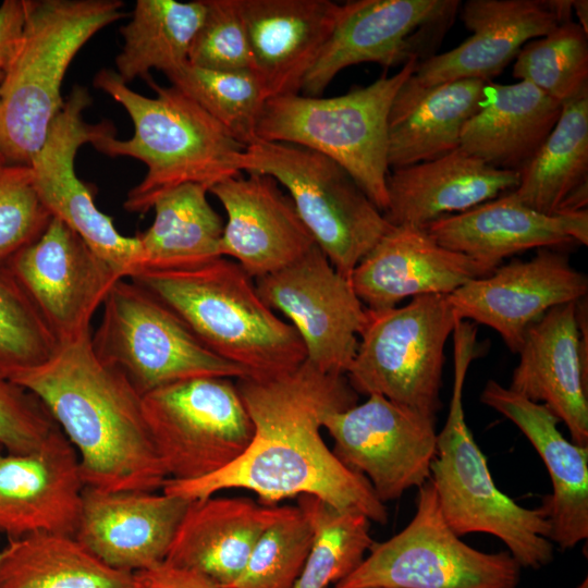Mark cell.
<instances>
[{"label":"cell","mask_w":588,"mask_h":588,"mask_svg":"<svg viewBox=\"0 0 588 588\" xmlns=\"http://www.w3.org/2000/svg\"><path fill=\"white\" fill-rule=\"evenodd\" d=\"M573 0H468L461 19L471 35L460 46L420 62L399 89L390 113L405 110L433 87L458 81L487 83L524 45L571 20Z\"/></svg>","instance_id":"cell-17"},{"label":"cell","mask_w":588,"mask_h":588,"mask_svg":"<svg viewBox=\"0 0 588 588\" xmlns=\"http://www.w3.org/2000/svg\"><path fill=\"white\" fill-rule=\"evenodd\" d=\"M519 173L494 168L461 147L436 159L392 169L387 176L391 225L426 228L514 191Z\"/></svg>","instance_id":"cell-28"},{"label":"cell","mask_w":588,"mask_h":588,"mask_svg":"<svg viewBox=\"0 0 588 588\" xmlns=\"http://www.w3.org/2000/svg\"><path fill=\"white\" fill-rule=\"evenodd\" d=\"M457 320L442 294L416 296L401 307L367 309L345 373L351 387L357 394H378L436 418L444 347Z\"/></svg>","instance_id":"cell-10"},{"label":"cell","mask_w":588,"mask_h":588,"mask_svg":"<svg viewBox=\"0 0 588 588\" xmlns=\"http://www.w3.org/2000/svg\"><path fill=\"white\" fill-rule=\"evenodd\" d=\"M120 0H26L15 51L0 83V152L29 166L64 100L61 85L82 47L122 19Z\"/></svg>","instance_id":"cell-6"},{"label":"cell","mask_w":588,"mask_h":588,"mask_svg":"<svg viewBox=\"0 0 588 588\" xmlns=\"http://www.w3.org/2000/svg\"><path fill=\"white\" fill-rule=\"evenodd\" d=\"M522 566L509 551H479L445 523L430 479L399 534L373 542L360 565L332 588H517Z\"/></svg>","instance_id":"cell-11"},{"label":"cell","mask_w":588,"mask_h":588,"mask_svg":"<svg viewBox=\"0 0 588 588\" xmlns=\"http://www.w3.org/2000/svg\"><path fill=\"white\" fill-rule=\"evenodd\" d=\"M0 588H143L136 573L113 568L74 536L9 538L0 551Z\"/></svg>","instance_id":"cell-32"},{"label":"cell","mask_w":588,"mask_h":588,"mask_svg":"<svg viewBox=\"0 0 588 588\" xmlns=\"http://www.w3.org/2000/svg\"><path fill=\"white\" fill-rule=\"evenodd\" d=\"M425 229L440 245L469 257L491 273L504 258L531 248L588 245V211L548 216L509 192L443 216Z\"/></svg>","instance_id":"cell-24"},{"label":"cell","mask_w":588,"mask_h":588,"mask_svg":"<svg viewBox=\"0 0 588 588\" xmlns=\"http://www.w3.org/2000/svg\"><path fill=\"white\" fill-rule=\"evenodd\" d=\"M452 334L453 392L430 466V481L441 514L458 537L474 532L492 535L522 567L541 568L553 559L550 524L543 510L520 506L499 490L465 420L463 388L467 370L478 355L477 329L469 321L458 320Z\"/></svg>","instance_id":"cell-5"},{"label":"cell","mask_w":588,"mask_h":588,"mask_svg":"<svg viewBox=\"0 0 588 588\" xmlns=\"http://www.w3.org/2000/svg\"><path fill=\"white\" fill-rule=\"evenodd\" d=\"M232 380L192 378L143 396L146 422L168 479L209 476L249 445L254 426Z\"/></svg>","instance_id":"cell-12"},{"label":"cell","mask_w":588,"mask_h":588,"mask_svg":"<svg viewBox=\"0 0 588 588\" xmlns=\"http://www.w3.org/2000/svg\"><path fill=\"white\" fill-rule=\"evenodd\" d=\"M510 389L543 404L588 445V359L579 346L576 302L549 309L526 330Z\"/></svg>","instance_id":"cell-25"},{"label":"cell","mask_w":588,"mask_h":588,"mask_svg":"<svg viewBox=\"0 0 588 588\" xmlns=\"http://www.w3.org/2000/svg\"><path fill=\"white\" fill-rule=\"evenodd\" d=\"M282 511L283 506L261 505L241 497L213 494L192 500L164 562L229 588L242 574L262 532Z\"/></svg>","instance_id":"cell-29"},{"label":"cell","mask_w":588,"mask_h":588,"mask_svg":"<svg viewBox=\"0 0 588 588\" xmlns=\"http://www.w3.org/2000/svg\"><path fill=\"white\" fill-rule=\"evenodd\" d=\"M136 574L143 588H221L195 571L167 562Z\"/></svg>","instance_id":"cell-44"},{"label":"cell","mask_w":588,"mask_h":588,"mask_svg":"<svg viewBox=\"0 0 588 588\" xmlns=\"http://www.w3.org/2000/svg\"><path fill=\"white\" fill-rule=\"evenodd\" d=\"M489 274L469 257L451 250L424 228L393 225L351 274L352 286L368 310L396 307L406 297L449 295Z\"/></svg>","instance_id":"cell-23"},{"label":"cell","mask_w":588,"mask_h":588,"mask_svg":"<svg viewBox=\"0 0 588 588\" xmlns=\"http://www.w3.org/2000/svg\"><path fill=\"white\" fill-rule=\"evenodd\" d=\"M60 346L21 285L0 266V372L10 377L38 367Z\"/></svg>","instance_id":"cell-40"},{"label":"cell","mask_w":588,"mask_h":588,"mask_svg":"<svg viewBox=\"0 0 588 588\" xmlns=\"http://www.w3.org/2000/svg\"><path fill=\"white\" fill-rule=\"evenodd\" d=\"M26 15V0H4L0 5V83L15 51Z\"/></svg>","instance_id":"cell-45"},{"label":"cell","mask_w":588,"mask_h":588,"mask_svg":"<svg viewBox=\"0 0 588 588\" xmlns=\"http://www.w3.org/2000/svg\"><path fill=\"white\" fill-rule=\"evenodd\" d=\"M241 170L271 176L287 191L316 244L348 279L393 226L344 168L305 147L258 140L245 148Z\"/></svg>","instance_id":"cell-8"},{"label":"cell","mask_w":588,"mask_h":588,"mask_svg":"<svg viewBox=\"0 0 588 588\" xmlns=\"http://www.w3.org/2000/svg\"><path fill=\"white\" fill-rule=\"evenodd\" d=\"M172 86L194 100L247 147L256 142L257 125L268 93L253 71H218L188 62L166 74Z\"/></svg>","instance_id":"cell-37"},{"label":"cell","mask_w":588,"mask_h":588,"mask_svg":"<svg viewBox=\"0 0 588 588\" xmlns=\"http://www.w3.org/2000/svg\"><path fill=\"white\" fill-rule=\"evenodd\" d=\"M457 0H356L340 4L333 28L301 93L320 97L344 69L363 62L403 66L433 56Z\"/></svg>","instance_id":"cell-13"},{"label":"cell","mask_w":588,"mask_h":588,"mask_svg":"<svg viewBox=\"0 0 588 588\" xmlns=\"http://www.w3.org/2000/svg\"><path fill=\"white\" fill-rule=\"evenodd\" d=\"M208 192L201 184L188 183L154 203L152 224L136 235L142 249L138 270L189 267L221 256L224 223Z\"/></svg>","instance_id":"cell-34"},{"label":"cell","mask_w":588,"mask_h":588,"mask_svg":"<svg viewBox=\"0 0 588 588\" xmlns=\"http://www.w3.org/2000/svg\"><path fill=\"white\" fill-rule=\"evenodd\" d=\"M573 11L575 12L578 24L588 34V2L587 0H573Z\"/></svg>","instance_id":"cell-46"},{"label":"cell","mask_w":588,"mask_h":588,"mask_svg":"<svg viewBox=\"0 0 588 588\" xmlns=\"http://www.w3.org/2000/svg\"><path fill=\"white\" fill-rule=\"evenodd\" d=\"M206 13L188 63L218 71H253L254 62L237 0H205Z\"/></svg>","instance_id":"cell-42"},{"label":"cell","mask_w":588,"mask_h":588,"mask_svg":"<svg viewBox=\"0 0 588 588\" xmlns=\"http://www.w3.org/2000/svg\"><path fill=\"white\" fill-rule=\"evenodd\" d=\"M10 380L34 394L77 453L85 486L161 490L168 479L146 422L143 396L101 363L90 335L61 344L45 364Z\"/></svg>","instance_id":"cell-2"},{"label":"cell","mask_w":588,"mask_h":588,"mask_svg":"<svg viewBox=\"0 0 588 588\" xmlns=\"http://www.w3.org/2000/svg\"><path fill=\"white\" fill-rule=\"evenodd\" d=\"M311 543L313 529L304 513L297 506H283L229 588H294Z\"/></svg>","instance_id":"cell-39"},{"label":"cell","mask_w":588,"mask_h":588,"mask_svg":"<svg viewBox=\"0 0 588 588\" xmlns=\"http://www.w3.org/2000/svg\"><path fill=\"white\" fill-rule=\"evenodd\" d=\"M297 507L313 529V543L294 588H327L352 574L373 540L371 520L355 510L335 507L314 495H299Z\"/></svg>","instance_id":"cell-36"},{"label":"cell","mask_w":588,"mask_h":588,"mask_svg":"<svg viewBox=\"0 0 588 588\" xmlns=\"http://www.w3.org/2000/svg\"><path fill=\"white\" fill-rule=\"evenodd\" d=\"M513 76L565 103L588 90V34L567 20L523 46Z\"/></svg>","instance_id":"cell-38"},{"label":"cell","mask_w":588,"mask_h":588,"mask_svg":"<svg viewBox=\"0 0 588 588\" xmlns=\"http://www.w3.org/2000/svg\"><path fill=\"white\" fill-rule=\"evenodd\" d=\"M59 427L30 392L0 372V448L26 453L40 446Z\"/></svg>","instance_id":"cell-43"},{"label":"cell","mask_w":588,"mask_h":588,"mask_svg":"<svg viewBox=\"0 0 588 588\" xmlns=\"http://www.w3.org/2000/svg\"><path fill=\"white\" fill-rule=\"evenodd\" d=\"M279 186L271 176L247 173L209 189L226 212L220 254L254 280L291 265L317 245Z\"/></svg>","instance_id":"cell-21"},{"label":"cell","mask_w":588,"mask_h":588,"mask_svg":"<svg viewBox=\"0 0 588 588\" xmlns=\"http://www.w3.org/2000/svg\"><path fill=\"white\" fill-rule=\"evenodd\" d=\"M84 488L77 453L60 428L26 453L0 448V532L74 536Z\"/></svg>","instance_id":"cell-20"},{"label":"cell","mask_w":588,"mask_h":588,"mask_svg":"<svg viewBox=\"0 0 588 588\" xmlns=\"http://www.w3.org/2000/svg\"><path fill=\"white\" fill-rule=\"evenodd\" d=\"M254 426L245 452L226 467L194 480L167 479L162 492L186 500L226 489H246L262 504L308 494L371 522L385 524L388 511L368 480L346 467L321 436L324 418L357 404L345 375L324 373L305 360L292 371L235 379Z\"/></svg>","instance_id":"cell-1"},{"label":"cell","mask_w":588,"mask_h":588,"mask_svg":"<svg viewBox=\"0 0 588 588\" xmlns=\"http://www.w3.org/2000/svg\"><path fill=\"white\" fill-rule=\"evenodd\" d=\"M436 418L370 394L362 404L329 414L323 428L332 452L363 475L385 503L430 479L437 451Z\"/></svg>","instance_id":"cell-14"},{"label":"cell","mask_w":588,"mask_h":588,"mask_svg":"<svg viewBox=\"0 0 588 588\" xmlns=\"http://www.w3.org/2000/svg\"><path fill=\"white\" fill-rule=\"evenodd\" d=\"M255 283L265 303L297 331L306 360L324 373L345 375L367 309L351 280L335 270L320 247Z\"/></svg>","instance_id":"cell-15"},{"label":"cell","mask_w":588,"mask_h":588,"mask_svg":"<svg viewBox=\"0 0 588 588\" xmlns=\"http://www.w3.org/2000/svg\"><path fill=\"white\" fill-rule=\"evenodd\" d=\"M412 60L390 76L342 96L301 94L269 98L257 138L319 152L344 168L382 212L388 207V122L392 102L419 65Z\"/></svg>","instance_id":"cell-7"},{"label":"cell","mask_w":588,"mask_h":588,"mask_svg":"<svg viewBox=\"0 0 588 588\" xmlns=\"http://www.w3.org/2000/svg\"><path fill=\"white\" fill-rule=\"evenodd\" d=\"M156 97L128 87L115 71L100 70L94 85L108 94L128 113L134 133L117 139L112 125L91 145L110 157H131L147 167L144 179L126 195L124 208L145 213L167 192L188 183L209 189L238 175L245 146L194 100L173 86L149 82Z\"/></svg>","instance_id":"cell-3"},{"label":"cell","mask_w":588,"mask_h":588,"mask_svg":"<svg viewBox=\"0 0 588 588\" xmlns=\"http://www.w3.org/2000/svg\"><path fill=\"white\" fill-rule=\"evenodd\" d=\"M488 84L473 78L441 84L405 110L389 113V168L429 161L460 148L462 130L479 109Z\"/></svg>","instance_id":"cell-33"},{"label":"cell","mask_w":588,"mask_h":588,"mask_svg":"<svg viewBox=\"0 0 588 588\" xmlns=\"http://www.w3.org/2000/svg\"><path fill=\"white\" fill-rule=\"evenodd\" d=\"M577 588H588L587 577L577 586Z\"/></svg>","instance_id":"cell-47"},{"label":"cell","mask_w":588,"mask_h":588,"mask_svg":"<svg viewBox=\"0 0 588 588\" xmlns=\"http://www.w3.org/2000/svg\"><path fill=\"white\" fill-rule=\"evenodd\" d=\"M51 218L35 189L30 166L13 163L0 152V266L36 240Z\"/></svg>","instance_id":"cell-41"},{"label":"cell","mask_w":588,"mask_h":588,"mask_svg":"<svg viewBox=\"0 0 588 588\" xmlns=\"http://www.w3.org/2000/svg\"><path fill=\"white\" fill-rule=\"evenodd\" d=\"M206 13L205 0H137L132 19L120 28L117 74L126 84L151 69L164 74L188 62L193 39Z\"/></svg>","instance_id":"cell-35"},{"label":"cell","mask_w":588,"mask_h":588,"mask_svg":"<svg viewBox=\"0 0 588 588\" xmlns=\"http://www.w3.org/2000/svg\"><path fill=\"white\" fill-rule=\"evenodd\" d=\"M127 279L164 303L208 350L249 377L279 376L306 360L295 328L265 303L255 280L230 258L144 268Z\"/></svg>","instance_id":"cell-4"},{"label":"cell","mask_w":588,"mask_h":588,"mask_svg":"<svg viewBox=\"0 0 588 588\" xmlns=\"http://www.w3.org/2000/svg\"><path fill=\"white\" fill-rule=\"evenodd\" d=\"M480 401L510 419L543 461L552 493L540 506L550 524V540L572 549L588 538V445L568 441L560 419L543 404L532 402L494 380L487 381Z\"/></svg>","instance_id":"cell-26"},{"label":"cell","mask_w":588,"mask_h":588,"mask_svg":"<svg viewBox=\"0 0 588 588\" xmlns=\"http://www.w3.org/2000/svg\"><path fill=\"white\" fill-rule=\"evenodd\" d=\"M91 98L75 86L52 121L42 147L30 161L38 197L51 217L64 222L103 258L121 278H130L142 265L137 237L122 235L112 219L98 209L94 195L76 175L77 150L91 144L111 124H88L84 110Z\"/></svg>","instance_id":"cell-16"},{"label":"cell","mask_w":588,"mask_h":588,"mask_svg":"<svg viewBox=\"0 0 588 588\" xmlns=\"http://www.w3.org/2000/svg\"><path fill=\"white\" fill-rule=\"evenodd\" d=\"M4 266L60 345L91 334L94 314L115 282L123 279L56 217Z\"/></svg>","instance_id":"cell-18"},{"label":"cell","mask_w":588,"mask_h":588,"mask_svg":"<svg viewBox=\"0 0 588 588\" xmlns=\"http://www.w3.org/2000/svg\"><path fill=\"white\" fill-rule=\"evenodd\" d=\"M189 500L85 486L74 537L109 566L138 573L166 561Z\"/></svg>","instance_id":"cell-22"},{"label":"cell","mask_w":588,"mask_h":588,"mask_svg":"<svg viewBox=\"0 0 588 588\" xmlns=\"http://www.w3.org/2000/svg\"><path fill=\"white\" fill-rule=\"evenodd\" d=\"M120 279L102 303L90 334L96 357L145 394L198 377H249L208 350L164 303L143 286Z\"/></svg>","instance_id":"cell-9"},{"label":"cell","mask_w":588,"mask_h":588,"mask_svg":"<svg viewBox=\"0 0 588 588\" xmlns=\"http://www.w3.org/2000/svg\"><path fill=\"white\" fill-rule=\"evenodd\" d=\"M588 278L550 247L529 260L513 259L446 295L461 320L490 327L513 353L528 327L549 309L587 297Z\"/></svg>","instance_id":"cell-19"},{"label":"cell","mask_w":588,"mask_h":588,"mask_svg":"<svg viewBox=\"0 0 588 588\" xmlns=\"http://www.w3.org/2000/svg\"><path fill=\"white\" fill-rule=\"evenodd\" d=\"M518 173L511 193L527 207L548 216L587 209L588 90L562 105L553 130Z\"/></svg>","instance_id":"cell-31"},{"label":"cell","mask_w":588,"mask_h":588,"mask_svg":"<svg viewBox=\"0 0 588 588\" xmlns=\"http://www.w3.org/2000/svg\"><path fill=\"white\" fill-rule=\"evenodd\" d=\"M562 110L530 83L490 85L477 112L465 123L461 148L486 163L519 171L539 150Z\"/></svg>","instance_id":"cell-30"},{"label":"cell","mask_w":588,"mask_h":588,"mask_svg":"<svg viewBox=\"0 0 588 588\" xmlns=\"http://www.w3.org/2000/svg\"><path fill=\"white\" fill-rule=\"evenodd\" d=\"M254 72L269 98L296 95L326 44L340 4L329 0H237Z\"/></svg>","instance_id":"cell-27"}]
</instances>
